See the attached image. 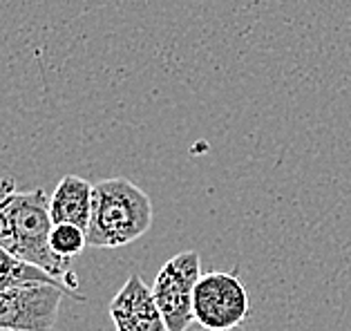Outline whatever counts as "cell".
I'll list each match as a JSON object with an SVG mask.
<instances>
[{
	"label": "cell",
	"mask_w": 351,
	"mask_h": 331,
	"mask_svg": "<svg viewBox=\"0 0 351 331\" xmlns=\"http://www.w3.org/2000/svg\"><path fill=\"white\" fill-rule=\"evenodd\" d=\"M92 191L90 182L76 175H65L49 197V213L54 224H76L88 228L92 215Z\"/></svg>",
	"instance_id": "obj_7"
},
{
	"label": "cell",
	"mask_w": 351,
	"mask_h": 331,
	"mask_svg": "<svg viewBox=\"0 0 351 331\" xmlns=\"http://www.w3.org/2000/svg\"><path fill=\"white\" fill-rule=\"evenodd\" d=\"M152 217V199L130 180L114 177L94 184L92 215L85 228L88 246L119 249L130 244L148 233Z\"/></svg>",
	"instance_id": "obj_2"
},
{
	"label": "cell",
	"mask_w": 351,
	"mask_h": 331,
	"mask_svg": "<svg viewBox=\"0 0 351 331\" xmlns=\"http://www.w3.org/2000/svg\"><path fill=\"white\" fill-rule=\"evenodd\" d=\"M110 318L117 331H170L164 313L157 307L152 286L132 273L110 302Z\"/></svg>",
	"instance_id": "obj_6"
},
{
	"label": "cell",
	"mask_w": 351,
	"mask_h": 331,
	"mask_svg": "<svg viewBox=\"0 0 351 331\" xmlns=\"http://www.w3.org/2000/svg\"><path fill=\"white\" fill-rule=\"evenodd\" d=\"M0 331H14V329H0Z\"/></svg>",
	"instance_id": "obj_10"
},
{
	"label": "cell",
	"mask_w": 351,
	"mask_h": 331,
	"mask_svg": "<svg viewBox=\"0 0 351 331\" xmlns=\"http://www.w3.org/2000/svg\"><path fill=\"white\" fill-rule=\"evenodd\" d=\"M25 282H49L67 289L72 293L74 300H83V295L79 291H74L67 284H63L61 280H56L54 275H49L45 269H40L36 265H29L21 258H16L14 253H10L5 246H0V291L14 284H25Z\"/></svg>",
	"instance_id": "obj_8"
},
{
	"label": "cell",
	"mask_w": 351,
	"mask_h": 331,
	"mask_svg": "<svg viewBox=\"0 0 351 331\" xmlns=\"http://www.w3.org/2000/svg\"><path fill=\"white\" fill-rule=\"evenodd\" d=\"M202 278L199 253L182 251L170 258L155 278L152 295L157 307L164 313V320L170 331H188L195 322L193 298L195 286Z\"/></svg>",
	"instance_id": "obj_5"
},
{
	"label": "cell",
	"mask_w": 351,
	"mask_h": 331,
	"mask_svg": "<svg viewBox=\"0 0 351 331\" xmlns=\"http://www.w3.org/2000/svg\"><path fill=\"white\" fill-rule=\"evenodd\" d=\"M52 228L45 191H16L14 180H0V246L76 291L79 280L70 271V260L56 256L49 246Z\"/></svg>",
	"instance_id": "obj_1"
},
{
	"label": "cell",
	"mask_w": 351,
	"mask_h": 331,
	"mask_svg": "<svg viewBox=\"0 0 351 331\" xmlns=\"http://www.w3.org/2000/svg\"><path fill=\"white\" fill-rule=\"evenodd\" d=\"M49 246L56 256L72 260L88 246V233L76 224H54L52 233H49Z\"/></svg>",
	"instance_id": "obj_9"
},
{
	"label": "cell",
	"mask_w": 351,
	"mask_h": 331,
	"mask_svg": "<svg viewBox=\"0 0 351 331\" xmlns=\"http://www.w3.org/2000/svg\"><path fill=\"white\" fill-rule=\"evenodd\" d=\"M67 289L49 282H25L0 291V329L52 331Z\"/></svg>",
	"instance_id": "obj_4"
},
{
	"label": "cell",
	"mask_w": 351,
	"mask_h": 331,
	"mask_svg": "<svg viewBox=\"0 0 351 331\" xmlns=\"http://www.w3.org/2000/svg\"><path fill=\"white\" fill-rule=\"evenodd\" d=\"M195 322L206 331H230L239 327L251 311L246 286L235 273L210 271L202 273L193 298Z\"/></svg>",
	"instance_id": "obj_3"
}]
</instances>
